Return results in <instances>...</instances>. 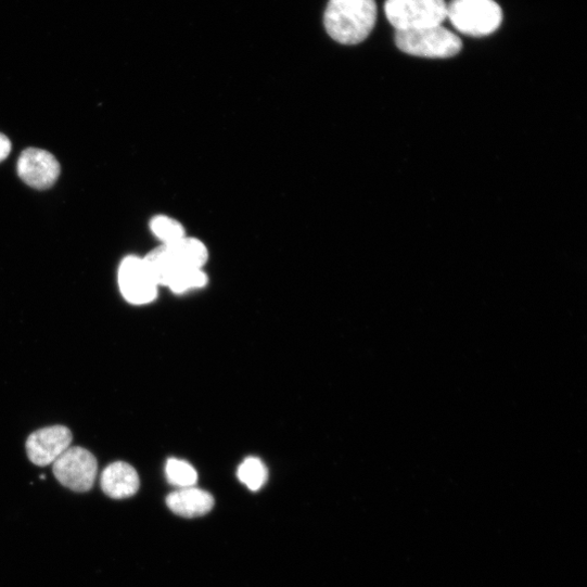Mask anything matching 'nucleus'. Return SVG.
Segmentation results:
<instances>
[{
  "instance_id": "14",
  "label": "nucleus",
  "mask_w": 587,
  "mask_h": 587,
  "mask_svg": "<svg viewBox=\"0 0 587 587\" xmlns=\"http://www.w3.org/2000/svg\"><path fill=\"white\" fill-rule=\"evenodd\" d=\"M151 229L154 235L169 245L186 237L183 226L176 219L168 216H157L151 222Z\"/></svg>"
},
{
  "instance_id": "13",
  "label": "nucleus",
  "mask_w": 587,
  "mask_h": 587,
  "mask_svg": "<svg viewBox=\"0 0 587 587\" xmlns=\"http://www.w3.org/2000/svg\"><path fill=\"white\" fill-rule=\"evenodd\" d=\"M166 474L171 484L181 488L194 486L199 478L197 472L193 465L179 459L168 460Z\"/></svg>"
},
{
  "instance_id": "8",
  "label": "nucleus",
  "mask_w": 587,
  "mask_h": 587,
  "mask_svg": "<svg viewBox=\"0 0 587 587\" xmlns=\"http://www.w3.org/2000/svg\"><path fill=\"white\" fill-rule=\"evenodd\" d=\"M17 169L21 179L37 190L52 188L61 175V165L54 155L40 149L23 152Z\"/></svg>"
},
{
  "instance_id": "12",
  "label": "nucleus",
  "mask_w": 587,
  "mask_h": 587,
  "mask_svg": "<svg viewBox=\"0 0 587 587\" xmlns=\"http://www.w3.org/2000/svg\"><path fill=\"white\" fill-rule=\"evenodd\" d=\"M240 481L252 490L260 489L267 481V469L258 458H247L239 468Z\"/></svg>"
},
{
  "instance_id": "6",
  "label": "nucleus",
  "mask_w": 587,
  "mask_h": 587,
  "mask_svg": "<svg viewBox=\"0 0 587 587\" xmlns=\"http://www.w3.org/2000/svg\"><path fill=\"white\" fill-rule=\"evenodd\" d=\"M118 282L122 294L130 304L146 305L157 297L158 285L144 258H125L119 267Z\"/></svg>"
},
{
  "instance_id": "1",
  "label": "nucleus",
  "mask_w": 587,
  "mask_h": 587,
  "mask_svg": "<svg viewBox=\"0 0 587 587\" xmlns=\"http://www.w3.org/2000/svg\"><path fill=\"white\" fill-rule=\"evenodd\" d=\"M374 0H330L324 14L329 36L344 46L363 42L377 23Z\"/></svg>"
},
{
  "instance_id": "4",
  "label": "nucleus",
  "mask_w": 587,
  "mask_h": 587,
  "mask_svg": "<svg viewBox=\"0 0 587 587\" xmlns=\"http://www.w3.org/2000/svg\"><path fill=\"white\" fill-rule=\"evenodd\" d=\"M395 43L405 54L424 59L454 58L462 49L461 40L442 26L397 31Z\"/></svg>"
},
{
  "instance_id": "7",
  "label": "nucleus",
  "mask_w": 587,
  "mask_h": 587,
  "mask_svg": "<svg viewBox=\"0 0 587 587\" xmlns=\"http://www.w3.org/2000/svg\"><path fill=\"white\" fill-rule=\"evenodd\" d=\"M73 443L72 431L64 425L48 426L33 433L26 444L29 459L37 465L54 463Z\"/></svg>"
},
{
  "instance_id": "10",
  "label": "nucleus",
  "mask_w": 587,
  "mask_h": 587,
  "mask_svg": "<svg viewBox=\"0 0 587 587\" xmlns=\"http://www.w3.org/2000/svg\"><path fill=\"white\" fill-rule=\"evenodd\" d=\"M167 505L178 515L195 518L210 512L215 499L208 492L192 486L170 494L167 497Z\"/></svg>"
},
{
  "instance_id": "3",
  "label": "nucleus",
  "mask_w": 587,
  "mask_h": 587,
  "mask_svg": "<svg viewBox=\"0 0 587 587\" xmlns=\"http://www.w3.org/2000/svg\"><path fill=\"white\" fill-rule=\"evenodd\" d=\"M384 10L396 31L442 26L447 18L445 0H386Z\"/></svg>"
},
{
  "instance_id": "2",
  "label": "nucleus",
  "mask_w": 587,
  "mask_h": 587,
  "mask_svg": "<svg viewBox=\"0 0 587 587\" xmlns=\"http://www.w3.org/2000/svg\"><path fill=\"white\" fill-rule=\"evenodd\" d=\"M447 18L460 34L482 38L500 27L502 12L494 0H452Z\"/></svg>"
},
{
  "instance_id": "9",
  "label": "nucleus",
  "mask_w": 587,
  "mask_h": 587,
  "mask_svg": "<svg viewBox=\"0 0 587 587\" xmlns=\"http://www.w3.org/2000/svg\"><path fill=\"white\" fill-rule=\"evenodd\" d=\"M101 483L104 493L114 499L132 497L140 488L137 470L124 461L110 464L103 471Z\"/></svg>"
},
{
  "instance_id": "5",
  "label": "nucleus",
  "mask_w": 587,
  "mask_h": 587,
  "mask_svg": "<svg viewBox=\"0 0 587 587\" xmlns=\"http://www.w3.org/2000/svg\"><path fill=\"white\" fill-rule=\"evenodd\" d=\"M56 478L75 492L90 490L97 480L99 463L94 455L82 447H69L54 463Z\"/></svg>"
},
{
  "instance_id": "16",
  "label": "nucleus",
  "mask_w": 587,
  "mask_h": 587,
  "mask_svg": "<svg viewBox=\"0 0 587 587\" xmlns=\"http://www.w3.org/2000/svg\"><path fill=\"white\" fill-rule=\"evenodd\" d=\"M12 152V143L10 139L0 133V163L4 162Z\"/></svg>"
},
{
  "instance_id": "11",
  "label": "nucleus",
  "mask_w": 587,
  "mask_h": 587,
  "mask_svg": "<svg viewBox=\"0 0 587 587\" xmlns=\"http://www.w3.org/2000/svg\"><path fill=\"white\" fill-rule=\"evenodd\" d=\"M168 248L175 259L186 268L203 269L208 260V250L206 245L193 238L187 235L169 245Z\"/></svg>"
},
{
  "instance_id": "15",
  "label": "nucleus",
  "mask_w": 587,
  "mask_h": 587,
  "mask_svg": "<svg viewBox=\"0 0 587 587\" xmlns=\"http://www.w3.org/2000/svg\"><path fill=\"white\" fill-rule=\"evenodd\" d=\"M207 284V276L203 269L186 268L180 271L170 290L177 294H182L193 289H201Z\"/></svg>"
}]
</instances>
